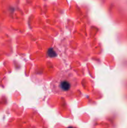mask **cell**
I'll return each instance as SVG.
<instances>
[{"label": "cell", "mask_w": 127, "mask_h": 128, "mask_svg": "<svg viewBox=\"0 0 127 128\" xmlns=\"http://www.w3.org/2000/svg\"><path fill=\"white\" fill-rule=\"evenodd\" d=\"M77 80L75 76L69 71H62L57 75L51 82V89L57 94H68L76 87Z\"/></svg>", "instance_id": "obj_1"}, {"label": "cell", "mask_w": 127, "mask_h": 128, "mask_svg": "<svg viewBox=\"0 0 127 128\" xmlns=\"http://www.w3.org/2000/svg\"><path fill=\"white\" fill-rule=\"evenodd\" d=\"M47 54L49 57L52 58L56 56V52H55L54 50H52V49H49V50L47 51Z\"/></svg>", "instance_id": "obj_2"}, {"label": "cell", "mask_w": 127, "mask_h": 128, "mask_svg": "<svg viewBox=\"0 0 127 128\" xmlns=\"http://www.w3.org/2000/svg\"><path fill=\"white\" fill-rule=\"evenodd\" d=\"M72 128V127H69V128Z\"/></svg>", "instance_id": "obj_3"}]
</instances>
